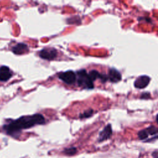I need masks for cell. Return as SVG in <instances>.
Instances as JSON below:
<instances>
[{"label":"cell","instance_id":"11","mask_svg":"<svg viewBox=\"0 0 158 158\" xmlns=\"http://www.w3.org/2000/svg\"><path fill=\"white\" fill-rule=\"evenodd\" d=\"M138 136L140 140H142L143 141H144V142H148L149 139V135L147 133L145 129L140 130L138 133Z\"/></svg>","mask_w":158,"mask_h":158},{"label":"cell","instance_id":"2","mask_svg":"<svg viewBox=\"0 0 158 158\" xmlns=\"http://www.w3.org/2000/svg\"><path fill=\"white\" fill-rule=\"evenodd\" d=\"M76 80L78 85L85 89H93L94 88L93 81L89 77L88 73L85 69H81L77 72Z\"/></svg>","mask_w":158,"mask_h":158},{"label":"cell","instance_id":"9","mask_svg":"<svg viewBox=\"0 0 158 158\" xmlns=\"http://www.w3.org/2000/svg\"><path fill=\"white\" fill-rule=\"evenodd\" d=\"M12 77V73L9 68L7 66L0 67V80L2 81H7Z\"/></svg>","mask_w":158,"mask_h":158},{"label":"cell","instance_id":"17","mask_svg":"<svg viewBox=\"0 0 158 158\" xmlns=\"http://www.w3.org/2000/svg\"><path fill=\"white\" fill-rule=\"evenodd\" d=\"M152 156H153L154 158H157L158 154H157V150L155 151L154 152H153V153H152Z\"/></svg>","mask_w":158,"mask_h":158},{"label":"cell","instance_id":"4","mask_svg":"<svg viewBox=\"0 0 158 158\" xmlns=\"http://www.w3.org/2000/svg\"><path fill=\"white\" fill-rule=\"evenodd\" d=\"M58 78L67 85H72L76 81V74L72 70H67L58 73Z\"/></svg>","mask_w":158,"mask_h":158},{"label":"cell","instance_id":"1","mask_svg":"<svg viewBox=\"0 0 158 158\" xmlns=\"http://www.w3.org/2000/svg\"><path fill=\"white\" fill-rule=\"evenodd\" d=\"M45 123V118L41 114L22 116L4 127L7 134L15 136L23 129H27L37 125Z\"/></svg>","mask_w":158,"mask_h":158},{"label":"cell","instance_id":"7","mask_svg":"<svg viewBox=\"0 0 158 158\" xmlns=\"http://www.w3.org/2000/svg\"><path fill=\"white\" fill-rule=\"evenodd\" d=\"M107 75L108 80L112 83H117L122 79V75L120 73L117 69L114 68L109 70L108 75Z\"/></svg>","mask_w":158,"mask_h":158},{"label":"cell","instance_id":"3","mask_svg":"<svg viewBox=\"0 0 158 158\" xmlns=\"http://www.w3.org/2000/svg\"><path fill=\"white\" fill-rule=\"evenodd\" d=\"M58 52L54 48H44L39 52V56L45 60H52L56 59Z\"/></svg>","mask_w":158,"mask_h":158},{"label":"cell","instance_id":"6","mask_svg":"<svg viewBox=\"0 0 158 158\" xmlns=\"http://www.w3.org/2000/svg\"><path fill=\"white\" fill-rule=\"evenodd\" d=\"M112 135V129L110 124H107L99 133L98 142H102L109 139Z\"/></svg>","mask_w":158,"mask_h":158},{"label":"cell","instance_id":"13","mask_svg":"<svg viewBox=\"0 0 158 158\" xmlns=\"http://www.w3.org/2000/svg\"><path fill=\"white\" fill-rule=\"evenodd\" d=\"M63 152L65 155L72 156L75 155L77 153V149L75 147H70V148H67L64 149Z\"/></svg>","mask_w":158,"mask_h":158},{"label":"cell","instance_id":"5","mask_svg":"<svg viewBox=\"0 0 158 158\" xmlns=\"http://www.w3.org/2000/svg\"><path fill=\"white\" fill-rule=\"evenodd\" d=\"M151 78L148 75H141L136 78L134 82V86L138 89L146 88L149 83Z\"/></svg>","mask_w":158,"mask_h":158},{"label":"cell","instance_id":"8","mask_svg":"<svg viewBox=\"0 0 158 158\" xmlns=\"http://www.w3.org/2000/svg\"><path fill=\"white\" fill-rule=\"evenodd\" d=\"M12 51L15 54L21 55L28 51V47L26 44L20 43L17 44L15 46H14L12 48Z\"/></svg>","mask_w":158,"mask_h":158},{"label":"cell","instance_id":"12","mask_svg":"<svg viewBox=\"0 0 158 158\" xmlns=\"http://www.w3.org/2000/svg\"><path fill=\"white\" fill-rule=\"evenodd\" d=\"M88 75H89V77L91 78V80L93 81H94L98 78L99 79L101 73H99L98 71H97L96 70H92L88 73Z\"/></svg>","mask_w":158,"mask_h":158},{"label":"cell","instance_id":"10","mask_svg":"<svg viewBox=\"0 0 158 158\" xmlns=\"http://www.w3.org/2000/svg\"><path fill=\"white\" fill-rule=\"evenodd\" d=\"M146 131L147 133L149 136H151V138H152L154 141L157 139V128L154 125H151L149 127L146 128Z\"/></svg>","mask_w":158,"mask_h":158},{"label":"cell","instance_id":"14","mask_svg":"<svg viewBox=\"0 0 158 158\" xmlns=\"http://www.w3.org/2000/svg\"><path fill=\"white\" fill-rule=\"evenodd\" d=\"M93 114V110L91 109H88L85 111H84L83 113L80 114L79 115V117L80 118H89L91 117Z\"/></svg>","mask_w":158,"mask_h":158},{"label":"cell","instance_id":"15","mask_svg":"<svg viewBox=\"0 0 158 158\" xmlns=\"http://www.w3.org/2000/svg\"><path fill=\"white\" fill-rule=\"evenodd\" d=\"M73 21L70 24H73V23H75V24H80L81 23V20L80 19V17L78 16H75L73 17L72 18L68 19L67 22H69V21Z\"/></svg>","mask_w":158,"mask_h":158},{"label":"cell","instance_id":"16","mask_svg":"<svg viewBox=\"0 0 158 158\" xmlns=\"http://www.w3.org/2000/svg\"><path fill=\"white\" fill-rule=\"evenodd\" d=\"M150 98V93L148 92L143 93L140 96L141 99H148Z\"/></svg>","mask_w":158,"mask_h":158}]
</instances>
